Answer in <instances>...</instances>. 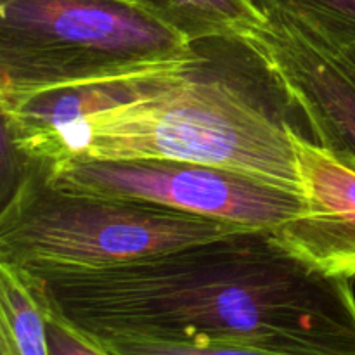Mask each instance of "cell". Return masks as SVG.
Returning a JSON list of instances; mask_svg holds the SVG:
<instances>
[{
  "instance_id": "6da1fadb",
  "label": "cell",
  "mask_w": 355,
  "mask_h": 355,
  "mask_svg": "<svg viewBox=\"0 0 355 355\" xmlns=\"http://www.w3.org/2000/svg\"><path fill=\"white\" fill-rule=\"evenodd\" d=\"M17 270L45 307L94 342L355 355L352 279L322 272L272 229H241L118 266Z\"/></svg>"
},
{
  "instance_id": "7a4b0ae2",
  "label": "cell",
  "mask_w": 355,
  "mask_h": 355,
  "mask_svg": "<svg viewBox=\"0 0 355 355\" xmlns=\"http://www.w3.org/2000/svg\"><path fill=\"white\" fill-rule=\"evenodd\" d=\"M288 107L241 38H211L151 92L92 114L80 156L203 163L304 194Z\"/></svg>"
},
{
  "instance_id": "3957f363",
  "label": "cell",
  "mask_w": 355,
  "mask_h": 355,
  "mask_svg": "<svg viewBox=\"0 0 355 355\" xmlns=\"http://www.w3.org/2000/svg\"><path fill=\"white\" fill-rule=\"evenodd\" d=\"M200 54L201 42L134 0H0V107L182 68Z\"/></svg>"
},
{
  "instance_id": "277c9868",
  "label": "cell",
  "mask_w": 355,
  "mask_h": 355,
  "mask_svg": "<svg viewBox=\"0 0 355 355\" xmlns=\"http://www.w3.org/2000/svg\"><path fill=\"white\" fill-rule=\"evenodd\" d=\"M243 225L130 198L66 189L21 158L0 211V263L14 269H94L173 252Z\"/></svg>"
},
{
  "instance_id": "5b68a950",
  "label": "cell",
  "mask_w": 355,
  "mask_h": 355,
  "mask_svg": "<svg viewBox=\"0 0 355 355\" xmlns=\"http://www.w3.org/2000/svg\"><path fill=\"white\" fill-rule=\"evenodd\" d=\"M45 170L66 189L151 201L243 227L277 229L307 211L304 194L203 163L76 156Z\"/></svg>"
},
{
  "instance_id": "8992f818",
  "label": "cell",
  "mask_w": 355,
  "mask_h": 355,
  "mask_svg": "<svg viewBox=\"0 0 355 355\" xmlns=\"http://www.w3.org/2000/svg\"><path fill=\"white\" fill-rule=\"evenodd\" d=\"M319 146L355 165V62L302 28L266 16L243 35Z\"/></svg>"
},
{
  "instance_id": "52a82bcc",
  "label": "cell",
  "mask_w": 355,
  "mask_h": 355,
  "mask_svg": "<svg viewBox=\"0 0 355 355\" xmlns=\"http://www.w3.org/2000/svg\"><path fill=\"white\" fill-rule=\"evenodd\" d=\"M177 69L35 94L2 107L3 141L23 159L45 166L76 158L83 151L87 120L92 114L151 92Z\"/></svg>"
},
{
  "instance_id": "ba28073f",
  "label": "cell",
  "mask_w": 355,
  "mask_h": 355,
  "mask_svg": "<svg viewBox=\"0 0 355 355\" xmlns=\"http://www.w3.org/2000/svg\"><path fill=\"white\" fill-rule=\"evenodd\" d=\"M307 211L272 229L297 255L329 276L355 277V165L300 132L293 137Z\"/></svg>"
},
{
  "instance_id": "9c48e42d",
  "label": "cell",
  "mask_w": 355,
  "mask_h": 355,
  "mask_svg": "<svg viewBox=\"0 0 355 355\" xmlns=\"http://www.w3.org/2000/svg\"><path fill=\"white\" fill-rule=\"evenodd\" d=\"M193 42L241 38L266 16L253 0H135Z\"/></svg>"
},
{
  "instance_id": "30bf717a",
  "label": "cell",
  "mask_w": 355,
  "mask_h": 355,
  "mask_svg": "<svg viewBox=\"0 0 355 355\" xmlns=\"http://www.w3.org/2000/svg\"><path fill=\"white\" fill-rule=\"evenodd\" d=\"M0 355H51L44 304L26 277L3 263H0Z\"/></svg>"
},
{
  "instance_id": "8fae6325",
  "label": "cell",
  "mask_w": 355,
  "mask_h": 355,
  "mask_svg": "<svg viewBox=\"0 0 355 355\" xmlns=\"http://www.w3.org/2000/svg\"><path fill=\"white\" fill-rule=\"evenodd\" d=\"M263 16L302 28L355 62V0H253Z\"/></svg>"
},
{
  "instance_id": "7c38bea8",
  "label": "cell",
  "mask_w": 355,
  "mask_h": 355,
  "mask_svg": "<svg viewBox=\"0 0 355 355\" xmlns=\"http://www.w3.org/2000/svg\"><path fill=\"white\" fill-rule=\"evenodd\" d=\"M96 343H99L110 355H277L239 345H189L128 338L104 340Z\"/></svg>"
},
{
  "instance_id": "4fadbf2b",
  "label": "cell",
  "mask_w": 355,
  "mask_h": 355,
  "mask_svg": "<svg viewBox=\"0 0 355 355\" xmlns=\"http://www.w3.org/2000/svg\"><path fill=\"white\" fill-rule=\"evenodd\" d=\"M44 304V302H42ZM45 309V329H47L49 354L51 355H110L99 343L90 340L78 329Z\"/></svg>"
},
{
  "instance_id": "5bb4252c",
  "label": "cell",
  "mask_w": 355,
  "mask_h": 355,
  "mask_svg": "<svg viewBox=\"0 0 355 355\" xmlns=\"http://www.w3.org/2000/svg\"><path fill=\"white\" fill-rule=\"evenodd\" d=\"M134 2H135V0H134Z\"/></svg>"
}]
</instances>
